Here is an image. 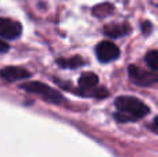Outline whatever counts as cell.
Returning <instances> with one entry per match:
<instances>
[{
	"instance_id": "cell-13",
	"label": "cell",
	"mask_w": 158,
	"mask_h": 157,
	"mask_svg": "<svg viewBox=\"0 0 158 157\" xmlns=\"http://www.w3.org/2000/svg\"><path fill=\"white\" fill-rule=\"evenodd\" d=\"M150 31H151V24L150 22H144V24H143V32H144L146 35H148Z\"/></svg>"
},
{
	"instance_id": "cell-4",
	"label": "cell",
	"mask_w": 158,
	"mask_h": 157,
	"mask_svg": "<svg viewBox=\"0 0 158 157\" xmlns=\"http://www.w3.org/2000/svg\"><path fill=\"white\" fill-rule=\"evenodd\" d=\"M96 54H97V58L101 61V63H110V61H114L119 57L121 52L118 49V46H115L112 42L104 40L100 42L96 47Z\"/></svg>"
},
{
	"instance_id": "cell-2",
	"label": "cell",
	"mask_w": 158,
	"mask_h": 157,
	"mask_svg": "<svg viewBox=\"0 0 158 157\" xmlns=\"http://www.w3.org/2000/svg\"><path fill=\"white\" fill-rule=\"evenodd\" d=\"M21 89L24 91L29 92V93H35L39 95L42 99H44L47 103H54V104H60V103L64 102V96L60 93L56 89L50 88L49 85L46 83H42V82H27V83H22Z\"/></svg>"
},
{
	"instance_id": "cell-8",
	"label": "cell",
	"mask_w": 158,
	"mask_h": 157,
	"mask_svg": "<svg viewBox=\"0 0 158 157\" xmlns=\"http://www.w3.org/2000/svg\"><path fill=\"white\" fill-rule=\"evenodd\" d=\"M104 35L110 36V38H121L125 36L131 32V28L125 24H112V25H107L103 29Z\"/></svg>"
},
{
	"instance_id": "cell-9",
	"label": "cell",
	"mask_w": 158,
	"mask_h": 157,
	"mask_svg": "<svg viewBox=\"0 0 158 157\" xmlns=\"http://www.w3.org/2000/svg\"><path fill=\"white\" fill-rule=\"evenodd\" d=\"M57 64L61 66L63 68L72 70V68H78V67L83 66L85 61L79 56H75V57H71V58H60V60H57Z\"/></svg>"
},
{
	"instance_id": "cell-7",
	"label": "cell",
	"mask_w": 158,
	"mask_h": 157,
	"mask_svg": "<svg viewBox=\"0 0 158 157\" xmlns=\"http://www.w3.org/2000/svg\"><path fill=\"white\" fill-rule=\"evenodd\" d=\"M78 85L82 91H86V92L92 91V89H94L98 85V77L96 74H93V72H85L79 78ZM87 95H90V93H87Z\"/></svg>"
},
{
	"instance_id": "cell-11",
	"label": "cell",
	"mask_w": 158,
	"mask_h": 157,
	"mask_svg": "<svg viewBox=\"0 0 158 157\" xmlns=\"http://www.w3.org/2000/svg\"><path fill=\"white\" fill-rule=\"evenodd\" d=\"M146 64L153 71H158V50H151L146 54Z\"/></svg>"
},
{
	"instance_id": "cell-10",
	"label": "cell",
	"mask_w": 158,
	"mask_h": 157,
	"mask_svg": "<svg viewBox=\"0 0 158 157\" xmlns=\"http://www.w3.org/2000/svg\"><path fill=\"white\" fill-rule=\"evenodd\" d=\"M112 10H114L112 4H110V3H101V4L96 6V7L93 8V14H94L96 17H98V18H104V17L110 15V14L112 13Z\"/></svg>"
},
{
	"instance_id": "cell-12",
	"label": "cell",
	"mask_w": 158,
	"mask_h": 157,
	"mask_svg": "<svg viewBox=\"0 0 158 157\" xmlns=\"http://www.w3.org/2000/svg\"><path fill=\"white\" fill-rule=\"evenodd\" d=\"M8 49H10V46H8V45L6 43L4 40H2V39H0V53L8 52Z\"/></svg>"
},
{
	"instance_id": "cell-6",
	"label": "cell",
	"mask_w": 158,
	"mask_h": 157,
	"mask_svg": "<svg viewBox=\"0 0 158 157\" xmlns=\"http://www.w3.org/2000/svg\"><path fill=\"white\" fill-rule=\"evenodd\" d=\"M0 77L4 81H8V82H17V81L21 79H28L31 78V72L27 71L22 67H4L3 70H0Z\"/></svg>"
},
{
	"instance_id": "cell-14",
	"label": "cell",
	"mask_w": 158,
	"mask_h": 157,
	"mask_svg": "<svg viewBox=\"0 0 158 157\" xmlns=\"http://www.w3.org/2000/svg\"><path fill=\"white\" fill-rule=\"evenodd\" d=\"M154 125H156V127H158V117H156V118H154Z\"/></svg>"
},
{
	"instance_id": "cell-1",
	"label": "cell",
	"mask_w": 158,
	"mask_h": 157,
	"mask_svg": "<svg viewBox=\"0 0 158 157\" xmlns=\"http://www.w3.org/2000/svg\"><path fill=\"white\" fill-rule=\"evenodd\" d=\"M115 107H117V114L115 118L119 122H128V121H136L143 117H146L150 111L147 104L142 102L140 99L133 96H119L115 99Z\"/></svg>"
},
{
	"instance_id": "cell-3",
	"label": "cell",
	"mask_w": 158,
	"mask_h": 157,
	"mask_svg": "<svg viewBox=\"0 0 158 157\" xmlns=\"http://www.w3.org/2000/svg\"><path fill=\"white\" fill-rule=\"evenodd\" d=\"M129 77L132 78L136 85L140 86H150L153 83L158 82V74L156 71H144V70L137 68L136 66H131L129 67Z\"/></svg>"
},
{
	"instance_id": "cell-5",
	"label": "cell",
	"mask_w": 158,
	"mask_h": 157,
	"mask_svg": "<svg viewBox=\"0 0 158 157\" xmlns=\"http://www.w3.org/2000/svg\"><path fill=\"white\" fill-rule=\"evenodd\" d=\"M22 33V25L10 18H0V36L4 39H17Z\"/></svg>"
}]
</instances>
